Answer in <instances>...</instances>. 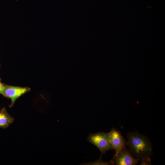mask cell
Returning a JSON list of instances; mask_svg holds the SVG:
<instances>
[{
	"label": "cell",
	"instance_id": "5b68a950",
	"mask_svg": "<svg viewBox=\"0 0 165 165\" xmlns=\"http://www.w3.org/2000/svg\"><path fill=\"white\" fill-rule=\"evenodd\" d=\"M4 90L2 95L10 98L11 100L10 107L14 104L16 100L20 96L30 91L28 87L15 86L8 85H4Z\"/></svg>",
	"mask_w": 165,
	"mask_h": 165
},
{
	"label": "cell",
	"instance_id": "ba28073f",
	"mask_svg": "<svg viewBox=\"0 0 165 165\" xmlns=\"http://www.w3.org/2000/svg\"><path fill=\"white\" fill-rule=\"evenodd\" d=\"M140 164L141 165H151V159L149 157H145L142 158Z\"/></svg>",
	"mask_w": 165,
	"mask_h": 165
},
{
	"label": "cell",
	"instance_id": "7a4b0ae2",
	"mask_svg": "<svg viewBox=\"0 0 165 165\" xmlns=\"http://www.w3.org/2000/svg\"><path fill=\"white\" fill-rule=\"evenodd\" d=\"M87 140L99 149L101 155L107 151L113 149L109 141L108 133L99 132L90 133Z\"/></svg>",
	"mask_w": 165,
	"mask_h": 165
},
{
	"label": "cell",
	"instance_id": "8992f818",
	"mask_svg": "<svg viewBox=\"0 0 165 165\" xmlns=\"http://www.w3.org/2000/svg\"><path fill=\"white\" fill-rule=\"evenodd\" d=\"M13 118L9 115L5 108L0 110V127L5 129L12 123L14 121Z\"/></svg>",
	"mask_w": 165,
	"mask_h": 165
},
{
	"label": "cell",
	"instance_id": "9c48e42d",
	"mask_svg": "<svg viewBox=\"0 0 165 165\" xmlns=\"http://www.w3.org/2000/svg\"><path fill=\"white\" fill-rule=\"evenodd\" d=\"M4 85L1 82L0 79V94L2 95L4 90Z\"/></svg>",
	"mask_w": 165,
	"mask_h": 165
},
{
	"label": "cell",
	"instance_id": "52a82bcc",
	"mask_svg": "<svg viewBox=\"0 0 165 165\" xmlns=\"http://www.w3.org/2000/svg\"><path fill=\"white\" fill-rule=\"evenodd\" d=\"M102 156L101 155L100 158L95 161L83 163L81 164L85 165H111L114 164L112 160L109 162H105L103 161L102 159Z\"/></svg>",
	"mask_w": 165,
	"mask_h": 165
},
{
	"label": "cell",
	"instance_id": "277c9868",
	"mask_svg": "<svg viewBox=\"0 0 165 165\" xmlns=\"http://www.w3.org/2000/svg\"><path fill=\"white\" fill-rule=\"evenodd\" d=\"M110 142L116 154L126 148L127 141L121 132L113 128L108 133Z\"/></svg>",
	"mask_w": 165,
	"mask_h": 165
},
{
	"label": "cell",
	"instance_id": "3957f363",
	"mask_svg": "<svg viewBox=\"0 0 165 165\" xmlns=\"http://www.w3.org/2000/svg\"><path fill=\"white\" fill-rule=\"evenodd\" d=\"M140 160L135 158L126 148L115 154L112 160L117 165H135Z\"/></svg>",
	"mask_w": 165,
	"mask_h": 165
},
{
	"label": "cell",
	"instance_id": "6da1fadb",
	"mask_svg": "<svg viewBox=\"0 0 165 165\" xmlns=\"http://www.w3.org/2000/svg\"><path fill=\"white\" fill-rule=\"evenodd\" d=\"M127 137V145L129 150L135 158L141 160L152 155V145L147 137L137 131L129 132Z\"/></svg>",
	"mask_w": 165,
	"mask_h": 165
}]
</instances>
